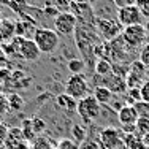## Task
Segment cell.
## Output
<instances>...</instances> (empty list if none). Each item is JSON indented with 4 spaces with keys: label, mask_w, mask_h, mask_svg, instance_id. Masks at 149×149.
Returning a JSON list of instances; mask_svg holds the SVG:
<instances>
[{
    "label": "cell",
    "mask_w": 149,
    "mask_h": 149,
    "mask_svg": "<svg viewBox=\"0 0 149 149\" xmlns=\"http://www.w3.org/2000/svg\"><path fill=\"white\" fill-rule=\"evenodd\" d=\"M68 6H72V0H56V8L59 13H63Z\"/></svg>",
    "instance_id": "cell-28"
},
{
    "label": "cell",
    "mask_w": 149,
    "mask_h": 149,
    "mask_svg": "<svg viewBox=\"0 0 149 149\" xmlns=\"http://www.w3.org/2000/svg\"><path fill=\"white\" fill-rule=\"evenodd\" d=\"M84 67H86V63H84V60H81V59L68 60V70L72 72V74H83Z\"/></svg>",
    "instance_id": "cell-20"
},
{
    "label": "cell",
    "mask_w": 149,
    "mask_h": 149,
    "mask_svg": "<svg viewBox=\"0 0 149 149\" xmlns=\"http://www.w3.org/2000/svg\"><path fill=\"white\" fill-rule=\"evenodd\" d=\"M144 16L141 15V11L138 10L136 5L132 6H124V8L118 10V21L122 27L129 26H136V24H143Z\"/></svg>",
    "instance_id": "cell-6"
},
{
    "label": "cell",
    "mask_w": 149,
    "mask_h": 149,
    "mask_svg": "<svg viewBox=\"0 0 149 149\" xmlns=\"http://www.w3.org/2000/svg\"><path fill=\"white\" fill-rule=\"evenodd\" d=\"M133 106L138 113V118H148L149 119V103L148 102H136Z\"/></svg>",
    "instance_id": "cell-21"
},
{
    "label": "cell",
    "mask_w": 149,
    "mask_h": 149,
    "mask_svg": "<svg viewBox=\"0 0 149 149\" xmlns=\"http://www.w3.org/2000/svg\"><path fill=\"white\" fill-rule=\"evenodd\" d=\"M106 81L108 83L105 84L106 87H108L109 91L113 92V94H124V92L129 91V87H127V83H125V78H120L118 74H109V76H105Z\"/></svg>",
    "instance_id": "cell-10"
},
{
    "label": "cell",
    "mask_w": 149,
    "mask_h": 149,
    "mask_svg": "<svg viewBox=\"0 0 149 149\" xmlns=\"http://www.w3.org/2000/svg\"><path fill=\"white\" fill-rule=\"evenodd\" d=\"M21 130H22L24 140H26L27 143H29V141H33L35 138H37V135H35V132H33V125H32V119H26V120H24Z\"/></svg>",
    "instance_id": "cell-18"
},
{
    "label": "cell",
    "mask_w": 149,
    "mask_h": 149,
    "mask_svg": "<svg viewBox=\"0 0 149 149\" xmlns=\"http://www.w3.org/2000/svg\"><path fill=\"white\" fill-rule=\"evenodd\" d=\"M118 118H119V122L122 124L124 129L127 127H135L138 120V113L135 109L133 105H124L119 108V113H118Z\"/></svg>",
    "instance_id": "cell-9"
},
{
    "label": "cell",
    "mask_w": 149,
    "mask_h": 149,
    "mask_svg": "<svg viewBox=\"0 0 149 149\" xmlns=\"http://www.w3.org/2000/svg\"><path fill=\"white\" fill-rule=\"evenodd\" d=\"M135 5L138 6V10L141 11V15L144 17H149V0H136Z\"/></svg>",
    "instance_id": "cell-26"
},
{
    "label": "cell",
    "mask_w": 149,
    "mask_h": 149,
    "mask_svg": "<svg viewBox=\"0 0 149 149\" xmlns=\"http://www.w3.org/2000/svg\"><path fill=\"white\" fill-rule=\"evenodd\" d=\"M59 149H79L78 148V143L73 140H68V138H62L57 144Z\"/></svg>",
    "instance_id": "cell-25"
},
{
    "label": "cell",
    "mask_w": 149,
    "mask_h": 149,
    "mask_svg": "<svg viewBox=\"0 0 149 149\" xmlns=\"http://www.w3.org/2000/svg\"><path fill=\"white\" fill-rule=\"evenodd\" d=\"M140 62L144 65V68L149 70V43H146L140 49Z\"/></svg>",
    "instance_id": "cell-23"
},
{
    "label": "cell",
    "mask_w": 149,
    "mask_h": 149,
    "mask_svg": "<svg viewBox=\"0 0 149 149\" xmlns=\"http://www.w3.org/2000/svg\"><path fill=\"white\" fill-rule=\"evenodd\" d=\"M24 135H22V130L19 127H11L8 129V135H6V140H5V146L6 149H16L21 143H24Z\"/></svg>",
    "instance_id": "cell-12"
},
{
    "label": "cell",
    "mask_w": 149,
    "mask_h": 149,
    "mask_svg": "<svg viewBox=\"0 0 149 149\" xmlns=\"http://www.w3.org/2000/svg\"><path fill=\"white\" fill-rule=\"evenodd\" d=\"M6 65H8V54L5 52L3 48H0V70L6 68Z\"/></svg>",
    "instance_id": "cell-34"
},
{
    "label": "cell",
    "mask_w": 149,
    "mask_h": 149,
    "mask_svg": "<svg viewBox=\"0 0 149 149\" xmlns=\"http://www.w3.org/2000/svg\"><path fill=\"white\" fill-rule=\"evenodd\" d=\"M84 133H86V132H84L83 127H79V125H74L73 127V136L76 138L78 141H83L84 140Z\"/></svg>",
    "instance_id": "cell-32"
},
{
    "label": "cell",
    "mask_w": 149,
    "mask_h": 149,
    "mask_svg": "<svg viewBox=\"0 0 149 149\" xmlns=\"http://www.w3.org/2000/svg\"><path fill=\"white\" fill-rule=\"evenodd\" d=\"M0 26H2V17H0Z\"/></svg>",
    "instance_id": "cell-38"
},
{
    "label": "cell",
    "mask_w": 149,
    "mask_h": 149,
    "mask_svg": "<svg viewBox=\"0 0 149 149\" xmlns=\"http://www.w3.org/2000/svg\"><path fill=\"white\" fill-rule=\"evenodd\" d=\"M143 143H144V146H146V148L149 149V133L143 136Z\"/></svg>",
    "instance_id": "cell-36"
},
{
    "label": "cell",
    "mask_w": 149,
    "mask_h": 149,
    "mask_svg": "<svg viewBox=\"0 0 149 149\" xmlns=\"http://www.w3.org/2000/svg\"><path fill=\"white\" fill-rule=\"evenodd\" d=\"M143 26H144V29H146V32L149 33V17H146V22H144Z\"/></svg>",
    "instance_id": "cell-37"
},
{
    "label": "cell",
    "mask_w": 149,
    "mask_h": 149,
    "mask_svg": "<svg viewBox=\"0 0 149 149\" xmlns=\"http://www.w3.org/2000/svg\"><path fill=\"white\" fill-rule=\"evenodd\" d=\"M16 149H32V148L29 146V143H27V141H24V143H21Z\"/></svg>",
    "instance_id": "cell-35"
},
{
    "label": "cell",
    "mask_w": 149,
    "mask_h": 149,
    "mask_svg": "<svg viewBox=\"0 0 149 149\" xmlns=\"http://www.w3.org/2000/svg\"><path fill=\"white\" fill-rule=\"evenodd\" d=\"M6 100H8V108L13 109V111H19V109L24 108V98L17 94H10L6 97Z\"/></svg>",
    "instance_id": "cell-17"
},
{
    "label": "cell",
    "mask_w": 149,
    "mask_h": 149,
    "mask_svg": "<svg viewBox=\"0 0 149 149\" xmlns=\"http://www.w3.org/2000/svg\"><path fill=\"white\" fill-rule=\"evenodd\" d=\"M111 73H113V63L105 57L98 59L97 63H95V74L100 78H105V76H109Z\"/></svg>",
    "instance_id": "cell-15"
},
{
    "label": "cell",
    "mask_w": 149,
    "mask_h": 149,
    "mask_svg": "<svg viewBox=\"0 0 149 149\" xmlns=\"http://www.w3.org/2000/svg\"><path fill=\"white\" fill-rule=\"evenodd\" d=\"M140 95H141V102L149 103V81H144L140 86Z\"/></svg>",
    "instance_id": "cell-27"
},
{
    "label": "cell",
    "mask_w": 149,
    "mask_h": 149,
    "mask_svg": "<svg viewBox=\"0 0 149 149\" xmlns=\"http://www.w3.org/2000/svg\"><path fill=\"white\" fill-rule=\"evenodd\" d=\"M135 132L138 135H141V138L144 135L149 133V119L148 118H138L136 124H135Z\"/></svg>",
    "instance_id": "cell-19"
},
{
    "label": "cell",
    "mask_w": 149,
    "mask_h": 149,
    "mask_svg": "<svg viewBox=\"0 0 149 149\" xmlns=\"http://www.w3.org/2000/svg\"><path fill=\"white\" fill-rule=\"evenodd\" d=\"M56 105L67 113H74L76 111V106H78V102L74 100L73 97H70L68 94L63 92V94H59L57 97H56Z\"/></svg>",
    "instance_id": "cell-13"
},
{
    "label": "cell",
    "mask_w": 149,
    "mask_h": 149,
    "mask_svg": "<svg viewBox=\"0 0 149 149\" xmlns=\"http://www.w3.org/2000/svg\"><path fill=\"white\" fill-rule=\"evenodd\" d=\"M16 37V22L11 19H2L0 26V43H10Z\"/></svg>",
    "instance_id": "cell-11"
},
{
    "label": "cell",
    "mask_w": 149,
    "mask_h": 149,
    "mask_svg": "<svg viewBox=\"0 0 149 149\" xmlns=\"http://www.w3.org/2000/svg\"><path fill=\"white\" fill-rule=\"evenodd\" d=\"M54 149H59V148H54Z\"/></svg>",
    "instance_id": "cell-39"
},
{
    "label": "cell",
    "mask_w": 149,
    "mask_h": 149,
    "mask_svg": "<svg viewBox=\"0 0 149 149\" xmlns=\"http://www.w3.org/2000/svg\"><path fill=\"white\" fill-rule=\"evenodd\" d=\"M135 2L136 0H113L114 6H118V10L124 8V6H132V5H135Z\"/></svg>",
    "instance_id": "cell-33"
},
{
    "label": "cell",
    "mask_w": 149,
    "mask_h": 149,
    "mask_svg": "<svg viewBox=\"0 0 149 149\" xmlns=\"http://www.w3.org/2000/svg\"><path fill=\"white\" fill-rule=\"evenodd\" d=\"M8 129H10V127H6L3 122H0V146H3V144H5L6 135H8Z\"/></svg>",
    "instance_id": "cell-31"
},
{
    "label": "cell",
    "mask_w": 149,
    "mask_h": 149,
    "mask_svg": "<svg viewBox=\"0 0 149 149\" xmlns=\"http://www.w3.org/2000/svg\"><path fill=\"white\" fill-rule=\"evenodd\" d=\"M129 92V95H130V98L136 103V102H141V95H140V87H132V89H129L127 91Z\"/></svg>",
    "instance_id": "cell-30"
},
{
    "label": "cell",
    "mask_w": 149,
    "mask_h": 149,
    "mask_svg": "<svg viewBox=\"0 0 149 149\" xmlns=\"http://www.w3.org/2000/svg\"><path fill=\"white\" fill-rule=\"evenodd\" d=\"M33 41H35V45L38 46L41 54H52V52L59 48L60 38H59V33L54 29L40 27V29H37L33 33Z\"/></svg>",
    "instance_id": "cell-1"
},
{
    "label": "cell",
    "mask_w": 149,
    "mask_h": 149,
    "mask_svg": "<svg viewBox=\"0 0 149 149\" xmlns=\"http://www.w3.org/2000/svg\"><path fill=\"white\" fill-rule=\"evenodd\" d=\"M124 144L129 146L130 149H146V146L143 143V138L138 133H127L124 136Z\"/></svg>",
    "instance_id": "cell-16"
},
{
    "label": "cell",
    "mask_w": 149,
    "mask_h": 149,
    "mask_svg": "<svg viewBox=\"0 0 149 149\" xmlns=\"http://www.w3.org/2000/svg\"><path fill=\"white\" fill-rule=\"evenodd\" d=\"M32 149H54V146L51 144V141H49V140L40 136V138H35V140H33V148H32Z\"/></svg>",
    "instance_id": "cell-22"
},
{
    "label": "cell",
    "mask_w": 149,
    "mask_h": 149,
    "mask_svg": "<svg viewBox=\"0 0 149 149\" xmlns=\"http://www.w3.org/2000/svg\"><path fill=\"white\" fill-rule=\"evenodd\" d=\"M100 143L105 149H119L124 143V138L120 135V130L116 127H105L100 132Z\"/></svg>",
    "instance_id": "cell-8"
},
{
    "label": "cell",
    "mask_w": 149,
    "mask_h": 149,
    "mask_svg": "<svg viewBox=\"0 0 149 149\" xmlns=\"http://www.w3.org/2000/svg\"><path fill=\"white\" fill-rule=\"evenodd\" d=\"M146 37H148V32L143 24L124 27L122 33H120V38H122L124 45L130 49H138V48L141 49L146 45Z\"/></svg>",
    "instance_id": "cell-2"
},
{
    "label": "cell",
    "mask_w": 149,
    "mask_h": 149,
    "mask_svg": "<svg viewBox=\"0 0 149 149\" xmlns=\"http://www.w3.org/2000/svg\"><path fill=\"white\" fill-rule=\"evenodd\" d=\"M92 95L97 98V102L100 105H109L113 102V98H114V94H113L106 86H97L94 89V94Z\"/></svg>",
    "instance_id": "cell-14"
},
{
    "label": "cell",
    "mask_w": 149,
    "mask_h": 149,
    "mask_svg": "<svg viewBox=\"0 0 149 149\" xmlns=\"http://www.w3.org/2000/svg\"><path fill=\"white\" fill-rule=\"evenodd\" d=\"M146 149H148V148H146Z\"/></svg>",
    "instance_id": "cell-40"
},
{
    "label": "cell",
    "mask_w": 149,
    "mask_h": 149,
    "mask_svg": "<svg viewBox=\"0 0 149 149\" xmlns=\"http://www.w3.org/2000/svg\"><path fill=\"white\" fill-rule=\"evenodd\" d=\"M97 29H98V33H100L106 41H111V40H114V38H118L119 33H122L124 27L119 24V21L98 17L97 19Z\"/></svg>",
    "instance_id": "cell-7"
},
{
    "label": "cell",
    "mask_w": 149,
    "mask_h": 149,
    "mask_svg": "<svg viewBox=\"0 0 149 149\" xmlns=\"http://www.w3.org/2000/svg\"><path fill=\"white\" fill-rule=\"evenodd\" d=\"M8 100H6V95L0 94V116H3L6 111H8Z\"/></svg>",
    "instance_id": "cell-29"
},
{
    "label": "cell",
    "mask_w": 149,
    "mask_h": 149,
    "mask_svg": "<svg viewBox=\"0 0 149 149\" xmlns=\"http://www.w3.org/2000/svg\"><path fill=\"white\" fill-rule=\"evenodd\" d=\"M76 113L84 122H94L95 119L100 118L102 113V105L97 102V98L94 95H86L84 98L78 100V106H76Z\"/></svg>",
    "instance_id": "cell-3"
},
{
    "label": "cell",
    "mask_w": 149,
    "mask_h": 149,
    "mask_svg": "<svg viewBox=\"0 0 149 149\" xmlns=\"http://www.w3.org/2000/svg\"><path fill=\"white\" fill-rule=\"evenodd\" d=\"M76 24H78L76 15H73V13H70V11L59 13V15L54 17V30L57 32L59 35H63V37L73 35L74 30H76Z\"/></svg>",
    "instance_id": "cell-5"
},
{
    "label": "cell",
    "mask_w": 149,
    "mask_h": 149,
    "mask_svg": "<svg viewBox=\"0 0 149 149\" xmlns=\"http://www.w3.org/2000/svg\"><path fill=\"white\" fill-rule=\"evenodd\" d=\"M32 125H33V132L35 135H38V133H43L45 130H46V122L41 118H33L32 119Z\"/></svg>",
    "instance_id": "cell-24"
},
{
    "label": "cell",
    "mask_w": 149,
    "mask_h": 149,
    "mask_svg": "<svg viewBox=\"0 0 149 149\" xmlns=\"http://www.w3.org/2000/svg\"><path fill=\"white\" fill-rule=\"evenodd\" d=\"M65 94L73 97L74 100H81L89 95V83L83 74H72L65 83Z\"/></svg>",
    "instance_id": "cell-4"
}]
</instances>
